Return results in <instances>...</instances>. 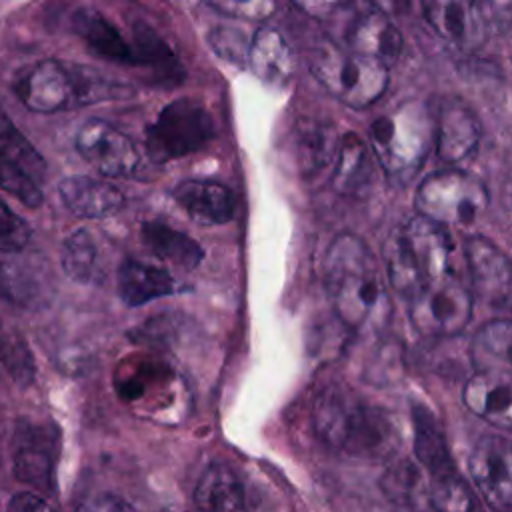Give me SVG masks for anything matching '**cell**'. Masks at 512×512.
<instances>
[{"mask_svg":"<svg viewBox=\"0 0 512 512\" xmlns=\"http://www.w3.org/2000/svg\"><path fill=\"white\" fill-rule=\"evenodd\" d=\"M324 286L338 320L352 328L382 326L390 316V298L370 248L352 232L338 234L322 264Z\"/></svg>","mask_w":512,"mask_h":512,"instance_id":"obj_1","label":"cell"},{"mask_svg":"<svg viewBox=\"0 0 512 512\" xmlns=\"http://www.w3.org/2000/svg\"><path fill=\"white\" fill-rule=\"evenodd\" d=\"M312 426L320 442L342 456L378 460L398 446L390 414L342 384H330L318 392Z\"/></svg>","mask_w":512,"mask_h":512,"instance_id":"obj_2","label":"cell"},{"mask_svg":"<svg viewBox=\"0 0 512 512\" xmlns=\"http://www.w3.org/2000/svg\"><path fill=\"white\" fill-rule=\"evenodd\" d=\"M452 252L454 242L448 226L418 214L386 242V278L390 286L410 302L432 280L452 272Z\"/></svg>","mask_w":512,"mask_h":512,"instance_id":"obj_3","label":"cell"},{"mask_svg":"<svg viewBox=\"0 0 512 512\" xmlns=\"http://www.w3.org/2000/svg\"><path fill=\"white\" fill-rule=\"evenodd\" d=\"M434 144V118L422 100H406L392 112L376 118L370 128V146L384 172L410 182L422 168Z\"/></svg>","mask_w":512,"mask_h":512,"instance_id":"obj_4","label":"cell"},{"mask_svg":"<svg viewBox=\"0 0 512 512\" xmlns=\"http://www.w3.org/2000/svg\"><path fill=\"white\" fill-rule=\"evenodd\" d=\"M316 80L342 104L368 108L382 98L388 88V66L376 58L326 48L312 60Z\"/></svg>","mask_w":512,"mask_h":512,"instance_id":"obj_5","label":"cell"},{"mask_svg":"<svg viewBox=\"0 0 512 512\" xmlns=\"http://www.w3.org/2000/svg\"><path fill=\"white\" fill-rule=\"evenodd\" d=\"M488 200L482 180L460 168H446L420 182L414 204L418 214L438 224L464 226L486 210Z\"/></svg>","mask_w":512,"mask_h":512,"instance_id":"obj_6","label":"cell"},{"mask_svg":"<svg viewBox=\"0 0 512 512\" xmlns=\"http://www.w3.org/2000/svg\"><path fill=\"white\" fill-rule=\"evenodd\" d=\"M214 130V120L202 102L190 96L176 98L148 126L146 152L154 162H170L206 146Z\"/></svg>","mask_w":512,"mask_h":512,"instance_id":"obj_7","label":"cell"},{"mask_svg":"<svg viewBox=\"0 0 512 512\" xmlns=\"http://www.w3.org/2000/svg\"><path fill=\"white\" fill-rule=\"evenodd\" d=\"M472 304L470 290L450 272L410 300V320L428 338H450L468 326Z\"/></svg>","mask_w":512,"mask_h":512,"instance_id":"obj_8","label":"cell"},{"mask_svg":"<svg viewBox=\"0 0 512 512\" xmlns=\"http://www.w3.org/2000/svg\"><path fill=\"white\" fill-rule=\"evenodd\" d=\"M16 92L28 110L38 114H52L84 102V96L88 94V82L80 78L72 68L48 58L36 62L30 70L24 72V76L18 80Z\"/></svg>","mask_w":512,"mask_h":512,"instance_id":"obj_9","label":"cell"},{"mask_svg":"<svg viewBox=\"0 0 512 512\" xmlns=\"http://www.w3.org/2000/svg\"><path fill=\"white\" fill-rule=\"evenodd\" d=\"M74 142L78 154L104 176L126 178L138 168L140 154L136 144L128 134L106 120H86L78 128Z\"/></svg>","mask_w":512,"mask_h":512,"instance_id":"obj_10","label":"cell"},{"mask_svg":"<svg viewBox=\"0 0 512 512\" xmlns=\"http://www.w3.org/2000/svg\"><path fill=\"white\" fill-rule=\"evenodd\" d=\"M470 476L494 512L512 508V452L504 436H482L468 456Z\"/></svg>","mask_w":512,"mask_h":512,"instance_id":"obj_11","label":"cell"},{"mask_svg":"<svg viewBox=\"0 0 512 512\" xmlns=\"http://www.w3.org/2000/svg\"><path fill=\"white\" fill-rule=\"evenodd\" d=\"M0 296L20 310H38L52 296V276L42 256L12 254L0 260Z\"/></svg>","mask_w":512,"mask_h":512,"instance_id":"obj_12","label":"cell"},{"mask_svg":"<svg viewBox=\"0 0 512 512\" xmlns=\"http://www.w3.org/2000/svg\"><path fill=\"white\" fill-rule=\"evenodd\" d=\"M464 256L476 294L490 306L506 308L512 282L508 256L484 236H468L464 240Z\"/></svg>","mask_w":512,"mask_h":512,"instance_id":"obj_13","label":"cell"},{"mask_svg":"<svg viewBox=\"0 0 512 512\" xmlns=\"http://www.w3.org/2000/svg\"><path fill=\"white\" fill-rule=\"evenodd\" d=\"M56 444L52 428L20 424L14 446V476L32 488L52 490L58 452Z\"/></svg>","mask_w":512,"mask_h":512,"instance_id":"obj_14","label":"cell"},{"mask_svg":"<svg viewBox=\"0 0 512 512\" xmlns=\"http://www.w3.org/2000/svg\"><path fill=\"white\" fill-rule=\"evenodd\" d=\"M198 512H256V496L246 480L224 462L210 464L196 482Z\"/></svg>","mask_w":512,"mask_h":512,"instance_id":"obj_15","label":"cell"},{"mask_svg":"<svg viewBox=\"0 0 512 512\" xmlns=\"http://www.w3.org/2000/svg\"><path fill=\"white\" fill-rule=\"evenodd\" d=\"M436 156L460 166L474 158L480 146V122L470 108L460 102H446L434 120Z\"/></svg>","mask_w":512,"mask_h":512,"instance_id":"obj_16","label":"cell"},{"mask_svg":"<svg viewBox=\"0 0 512 512\" xmlns=\"http://www.w3.org/2000/svg\"><path fill=\"white\" fill-rule=\"evenodd\" d=\"M422 14L430 28L448 44L476 48L488 30L476 8V0H420Z\"/></svg>","mask_w":512,"mask_h":512,"instance_id":"obj_17","label":"cell"},{"mask_svg":"<svg viewBox=\"0 0 512 512\" xmlns=\"http://www.w3.org/2000/svg\"><path fill=\"white\" fill-rule=\"evenodd\" d=\"M462 402L478 418L508 430L512 424L510 370L474 372L464 384Z\"/></svg>","mask_w":512,"mask_h":512,"instance_id":"obj_18","label":"cell"},{"mask_svg":"<svg viewBox=\"0 0 512 512\" xmlns=\"http://www.w3.org/2000/svg\"><path fill=\"white\" fill-rule=\"evenodd\" d=\"M172 194L188 218L200 226L226 224L236 210L230 188L214 180H182Z\"/></svg>","mask_w":512,"mask_h":512,"instance_id":"obj_19","label":"cell"},{"mask_svg":"<svg viewBox=\"0 0 512 512\" xmlns=\"http://www.w3.org/2000/svg\"><path fill=\"white\" fill-rule=\"evenodd\" d=\"M58 192L78 218H108L120 212L126 200L120 188L92 176H68L58 184Z\"/></svg>","mask_w":512,"mask_h":512,"instance_id":"obj_20","label":"cell"},{"mask_svg":"<svg viewBox=\"0 0 512 512\" xmlns=\"http://www.w3.org/2000/svg\"><path fill=\"white\" fill-rule=\"evenodd\" d=\"M72 30L98 58L130 66L136 64L132 44L102 12L94 8L76 10L72 16Z\"/></svg>","mask_w":512,"mask_h":512,"instance_id":"obj_21","label":"cell"},{"mask_svg":"<svg viewBox=\"0 0 512 512\" xmlns=\"http://www.w3.org/2000/svg\"><path fill=\"white\" fill-rule=\"evenodd\" d=\"M116 284L126 306H144L176 292V280L166 268L136 258H128L120 264Z\"/></svg>","mask_w":512,"mask_h":512,"instance_id":"obj_22","label":"cell"},{"mask_svg":"<svg viewBox=\"0 0 512 512\" xmlns=\"http://www.w3.org/2000/svg\"><path fill=\"white\" fill-rule=\"evenodd\" d=\"M348 44L352 52L376 58L386 66L394 64L402 52L400 30L380 12L358 16L348 30Z\"/></svg>","mask_w":512,"mask_h":512,"instance_id":"obj_23","label":"cell"},{"mask_svg":"<svg viewBox=\"0 0 512 512\" xmlns=\"http://www.w3.org/2000/svg\"><path fill=\"white\" fill-rule=\"evenodd\" d=\"M246 64L266 82L280 84L292 74V54L282 34L272 26H260L248 44Z\"/></svg>","mask_w":512,"mask_h":512,"instance_id":"obj_24","label":"cell"},{"mask_svg":"<svg viewBox=\"0 0 512 512\" xmlns=\"http://www.w3.org/2000/svg\"><path fill=\"white\" fill-rule=\"evenodd\" d=\"M412 428H414V456L418 464L430 474L454 466L444 430L424 404H412Z\"/></svg>","mask_w":512,"mask_h":512,"instance_id":"obj_25","label":"cell"},{"mask_svg":"<svg viewBox=\"0 0 512 512\" xmlns=\"http://www.w3.org/2000/svg\"><path fill=\"white\" fill-rule=\"evenodd\" d=\"M140 234L152 254L184 270L196 268L204 258V250L192 236L168 226L166 222L148 220L142 224Z\"/></svg>","mask_w":512,"mask_h":512,"instance_id":"obj_26","label":"cell"},{"mask_svg":"<svg viewBox=\"0 0 512 512\" xmlns=\"http://www.w3.org/2000/svg\"><path fill=\"white\" fill-rule=\"evenodd\" d=\"M512 324L508 318L486 322L470 342V358L476 372L510 370Z\"/></svg>","mask_w":512,"mask_h":512,"instance_id":"obj_27","label":"cell"},{"mask_svg":"<svg viewBox=\"0 0 512 512\" xmlns=\"http://www.w3.org/2000/svg\"><path fill=\"white\" fill-rule=\"evenodd\" d=\"M336 168L332 174V184L336 192L344 196H354L362 192L370 180V154L364 140L358 134L346 132L340 138L336 152Z\"/></svg>","mask_w":512,"mask_h":512,"instance_id":"obj_28","label":"cell"},{"mask_svg":"<svg viewBox=\"0 0 512 512\" xmlns=\"http://www.w3.org/2000/svg\"><path fill=\"white\" fill-rule=\"evenodd\" d=\"M64 274L78 284H92L100 278V250L90 230H74L62 244L60 254Z\"/></svg>","mask_w":512,"mask_h":512,"instance_id":"obj_29","label":"cell"},{"mask_svg":"<svg viewBox=\"0 0 512 512\" xmlns=\"http://www.w3.org/2000/svg\"><path fill=\"white\" fill-rule=\"evenodd\" d=\"M428 500L434 512H476V498L456 466L430 474Z\"/></svg>","mask_w":512,"mask_h":512,"instance_id":"obj_30","label":"cell"},{"mask_svg":"<svg viewBox=\"0 0 512 512\" xmlns=\"http://www.w3.org/2000/svg\"><path fill=\"white\" fill-rule=\"evenodd\" d=\"M0 156L22 168L38 184L44 180L46 162L30 140L16 128L10 116L0 106Z\"/></svg>","mask_w":512,"mask_h":512,"instance_id":"obj_31","label":"cell"},{"mask_svg":"<svg viewBox=\"0 0 512 512\" xmlns=\"http://www.w3.org/2000/svg\"><path fill=\"white\" fill-rule=\"evenodd\" d=\"M338 144L340 140L334 136V132L328 126H322V124L302 126L298 144H296L302 174L312 176L318 170L326 168L336 158Z\"/></svg>","mask_w":512,"mask_h":512,"instance_id":"obj_32","label":"cell"},{"mask_svg":"<svg viewBox=\"0 0 512 512\" xmlns=\"http://www.w3.org/2000/svg\"><path fill=\"white\" fill-rule=\"evenodd\" d=\"M132 48H134L136 64L152 66L160 72H176L178 62L172 50L148 24H136Z\"/></svg>","mask_w":512,"mask_h":512,"instance_id":"obj_33","label":"cell"},{"mask_svg":"<svg viewBox=\"0 0 512 512\" xmlns=\"http://www.w3.org/2000/svg\"><path fill=\"white\" fill-rule=\"evenodd\" d=\"M0 190L8 192L28 208H38L44 200L40 184L22 168L0 156Z\"/></svg>","mask_w":512,"mask_h":512,"instance_id":"obj_34","label":"cell"},{"mask_svg":"<svg viewBox=\"0 0 512 512\" xmlns=\"http://www.w3.org/2000/svg\"><path fill=\"white\" fill-rule=\"evenodd\" d=\"M32 238L30 224L0 198V252H22Z\"/></svg>","mask_w":512,"mask_h":512,"instance_id":"obj_35","label":"cell"},{"mask_svg":"<svg viewBox=\"0 0 512 512\" xmlns=\"http://www.w3.org/2000/svg\"><path fill=\"white\" fill-rule=\"evenodd\" d=\"M384 490L390 498H394L400 504H406L414 498V494L420 490V476L414 466L408 462H398L394 468L388 470L384 478Z\"/></svg>","mask_w":512,"mask_h":512,"instance_id":"obj_36","label":"cell"},{"mask_svg":"<svg viewBox=\"0 0 512 512\" xmlns=\"http://www.w3.org/2000/svg\"><path fill=\"white\" fill-rule=\"evenodd\" d=\"M204 2L224 16L242 18V20H264L276 8L274 0H204Z\"/></svg>","mask_w":512,"mask_h":512,"instance_id":"obj_37","label":"cell"},{"mask_svg":"<svg viewBox=\"0 0 512 512\" xmlns=\"http://www.w3.org/2000/svg\"><path fill=\"white\" fill-rule=\"evenodd\" d=\"M210 44L222 58L238 62V64L246 62L250 40H246L240 34V30H236V28H214L212 34H210Z\"/></svg>","mask_w":512,"mask_h":512,"instance_id":"obj_38","label":"cell"},{"mask_svg":"<svg viewBox=\"0 0 512 512\" xmlns=\"http://www.w3.org/2000/svg\"><path fill=\"white\" fill-rule=\"evenodd\" d=\"M0 356L6 364V368H12L14 362H16V368H14V378L22 384H26L32 374H34V364H32V356L26 348V342H12L6 338L4 344H0Z\"/></svg>","mask_w":512,"mask_h":512,"instance_id":"obj_39","label":"cell"},{"mask_svg":"<svg viewBox=\"0 0 512 512\" xmlns=\"http://www.w3.org/2000/svg\"><path fill=\"white\" fill-rule=\"evenodd\" d=\"M476 8L488 32H506L512 16V0H476Z\"/></svg>","mask_w":512,"mask_h":512,"instance_id":"obj_40","label":"cell"},{"mask_svg":"<svg viewBox=\"0 0 512 512\" xmlns=\"http://www.w3.org/2000/svg\"><path fill=\"white\" fill-rule=\"evenodd\" d=\"M76 512H136V508L116 494H94L82 500Z\"/></svg>","mask_w":512,"mask_h":512,"instance_id":"obj_41","label":"cell"},{"mask_svg":"<svg viewBox=\"0 0 512 512\" xmlns=\"http://www.w3.org/2000/svg\"><path fill=\"white\" fill-rule=\"evenodd\" d=\"M8 512H52V508L36 492L24 490V492H18L10 498Z\"/></svg>","mask_w":512,"mask_h":512,"instance_id":"obj_42","label":"cell"},{"mask_svg":"<svg viewBox=\"0 0 512 512\" xmlns=\"http://www.w3.org/2000/svg\"><path fill=\"white\" fill-rule=\"evenodd\" d=\"M304 10L308 12H314V14H322L326 10H332L336 8L340 2L344 0H296Z\"/></svg>","mask_w":512,"mask_h":512,"instance_id":"obj_43","label":"cell"}]
</instances>
